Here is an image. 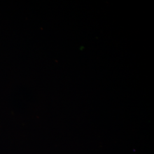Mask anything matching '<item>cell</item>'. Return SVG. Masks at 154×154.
<instances>
[]
</instances>
